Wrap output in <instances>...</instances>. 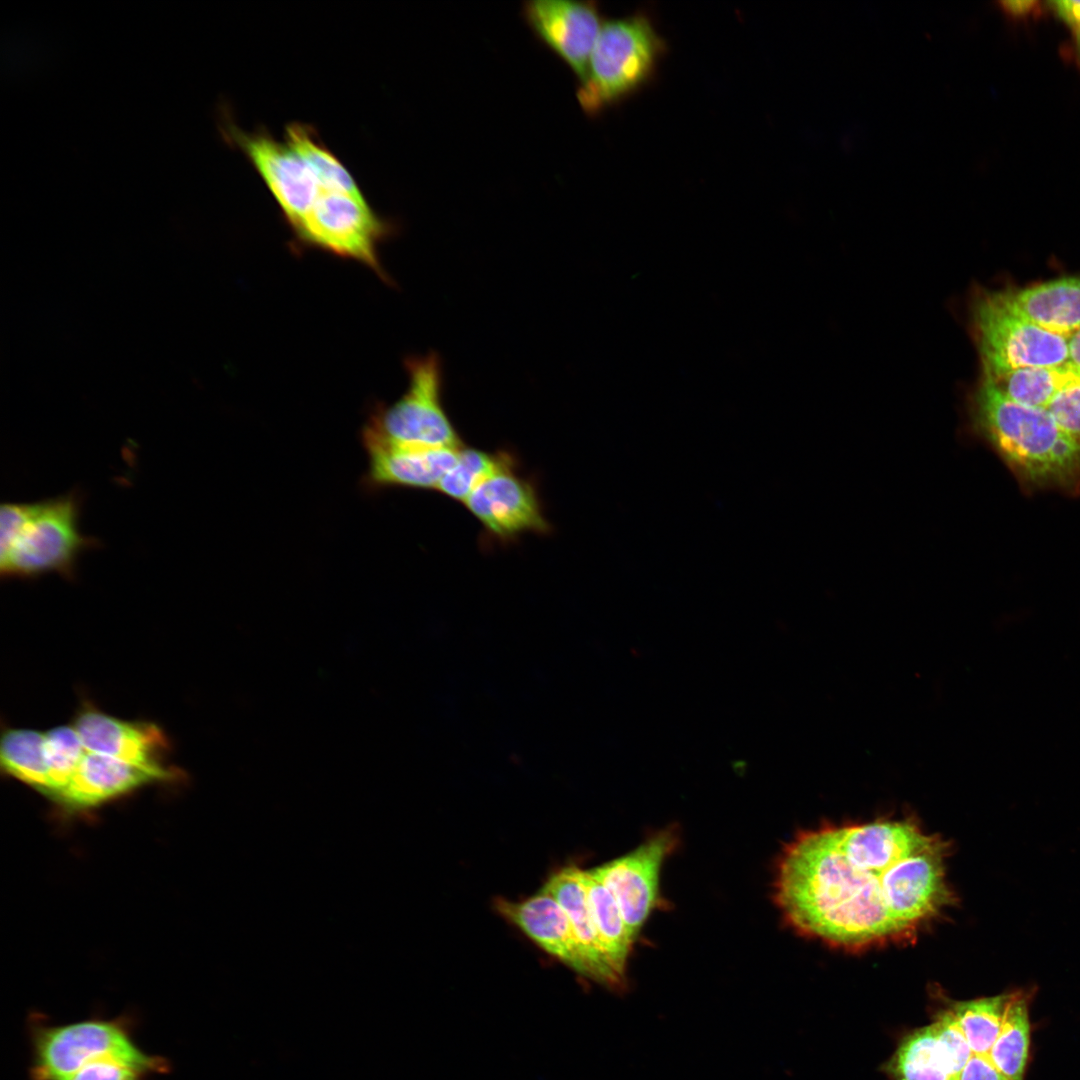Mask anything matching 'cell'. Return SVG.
Segmentation results:
<instances>
[{
  "label": "cell",
  "instance_id": "6da1fadb",
  "mask_svg": "<svg viewBox=\"0 0 1080 1080\" xmlns=\"http://www.w3.org/2000/svg\"><path fill=\"white\" fill-rule=\"evenodd\" d=\"M948 851L911 819L801 832L778 860L776 904L794 930L832 946L911 939L953 903Z\"/></svg>",
  "mask_w": 1080,
  "mask_h": 1080
},
{
  "label": "cell",
  "instance_id": "7a4b0ae2",
  "mask_svg": "<svg viewBox=\"0 0 1080 1080\" xmlns=\"http://www.w3.org/2000/svg\"><path fill=\"white\" fill-rule=\"evenodd\" d=\"M970 424L1025 492L1080 494V440L1062 430L1046 409L1012 401L983 376L971 398Z\"/></svg>",
  "mask_w": 1080,
  "mask_h": 1080
},
{
  "label": "cell",
  "instance_id": "3957f363",
  "mask_svg": "<svg viewBox=\"0 0 1080 1080\" xmlns=\"http://www.w3.org/2000/svg\"><path fill=\"white\" fill-rule=\"evenodd\" d=\"M664 42L650 20L634 15L603 23L577 99L588 114L630 95L654 73Z\"/></svg>",
  "mask_w": 1080,
  "mask_h": 1080
},
{
  "label": "cell",
  "instance_id": "277c9868",
  "mask_svg": "<svg viewBox=\"0 0 1080 1080\" xmlns=\"http://www.w3.org/2000/svg\"><path fill=\"white\" fill-rule=\"evenodd\" d=\"M405 393L390 406L378 407L364 430L385 441L419 448L463 446L443 405V367L438 354L410 356Z\"/></svg>",
  "mask_w": 1080,
  "mask_h": 1080
},
{
  "label": "cell",
  "instance_id": "5b68a950",
  "mask_svg": "<svg viewBox=\"0 0 1080 1080\" xmlns=\"http://www.w3.org/2000/svg\"><path fill=\"white\" fill-rule=\"evenodd\" d=\"M80 507L76 492L35 502L31 517L0 558L1 577L32 579L55 573L72 579L80 555L97 545L79 530Z\"/></svg>",
  "mask_w": 1080,
  "mask_h": 1080
},
{
  "label": "cell",
  "instance_id": "8992f818",
  "mask_svg": "<svg viewBox=\"0 0 1080 1080\" xmlns=\"http://www.w3.org/2000/svg\"><path fill=\"white\" fill-rule=\"evenodd\" d=\"M131 1024L126 1017H95L67 1024L31 1017V1080H67L84 1065L108 1056L152 1058L154 1055L135 1043Z\"/></svg>",
  "mask_w": 1080,
  "mask_h": 1080
},
{
  "label": "cell",
  "instance_id": "52a82bcc",
  "mask_svg": "<svg viewBox=\"0 0 1080 1080\" xmlns=\"http://www.w3.org/2000/svg\"><path fill=\"white\" fill-rule=\"evenodd\" d=\"M972 324L986 377L996 378L1020 368L1068 363L1069 338L1052 333L1018 313L1002 291L985 293L975 300Z\"/></svg>",
  "mask_w": 1080,
  "mask_h": 1080
},
{
  "label": "cell",
  "instance_id": "ba28073f",
  "mask_svg": "<svg viewBox=\"0 0 1080 1080\" xmlns=\"http://www.w3.org/2000/svg\"><path fill=\"white\" fill-rule=\"evenodd\" d=\"M294 232L302 243L354 259L387 281L378 245L394 232L393 224L379 217L364 196L322 191Z\"/></svg>",
  "mask_w": 1080,
  "mask_h": 1080
},
{
  "label": "cell",
  "instance_id": "9c48e42d",
  "mask_svg": "<svg viewBox=\"0 0 1080 1080\" xmlns=\"http://www.w3.org/2000/svg\"><path fill=\"white\" fill-rule=\"evenodd\" d=\"M464 505L488 537L500 543L512 542L525 533L551 531L537 488L519 474L516 460L481 482Z\"/></svg>",
  "mask_w": 1080,
  "mask_h": 1080
},
{
  "label": "cell",
  "instance_id": "30bf717a",
  "mask_svg": "<svg viewBox=\"0 0 1080 1080\" xmlns=\"http://www.w3.org/2000/svg\"><path fill=\"white\" fill-rule=\"evenodd\" d=\"M225 128L296 229L323 191L312 170L286 140L279 141L264 131L246 133L232 123Z\"/></svg>",
  "mask_w": 1080,
  "mask_h": 1080
},
{
  "label": "cell",
  "instance_id": "8fae6325",
  "mask_svg": "<svg viewBox=\"0 0 1080 1080\" xmlns=\"http://www.w3.org/2000/svg\"><path fill=\"white\" fill-rule=\"evenodd\" d=\"M675 844V833L664 830L631 852L591 869L614 896L635 939L657 905L661 867Z\"/></svg>",
  "mask_w": 1080,
  "mask_h": 1080
},
{
  "label": "cell",
  "instance_id": "7c38bea8",
  "mask_svg": "<svg viewBox=\"0 0 1080 1080\" xmlns=\"http://www.w3.org/2000/svg\"><path fill=\"white\" fill-rule=\"evenodd\" d=\"M72 725L90 752L155 771L172 782L182 778L179 769L167 763L168 738L154 723L123 720L85 704Z\"/></svg>",
  "mask_w": 1080,
  "mask_h": 1080
},
{
  "label": "cell",
  "instance_id": "4fadbf2b",
  "mask_svg": "<svg viewBox=\"0 0 1080 1080\" xmlns=\"http://www.w3.org/2000/svg\"><path fill=\"white\" fill-rule=\"evenodd\" d=\"M527 24L581 81L603 22L591 1L532 0L525 2Z\"/></svg>",
  "mask_w": 1080,
  "mask_h": 1080
},
{
  "label": "cell",
  "instance_id": "5bb4252c",
  "mask_svg": "<svg viewBox=\"0 0 1080 1080\" xmlns=\"http://www.w3.org/2000/svg\"><path fill=\"white\" fill-rule=\"evenodd\" d=\"M169 782L155 771L86 750L70 781L52 801L67 812H84L144 786Z\"/></svg>",
  "mask_w": 1080,
  "mask_h": 1080
},
{
  "label": "cell",
  "instance_id": "9a60e30c",
  "mask_svg": "<svg viewBox=\"0 0 1080 1080\" xmlns=\"http://www.w3.org/2000/svg\"><path fill=\"white\" fill-rule=\"evenodd\" d=\"M495 907L545 952L595 981V971L585 949L564 910L552 896L540 890L522 901L497 898Z\"/></svg>",
  "mask_w": 1080,
  "mask_h": 1080
},
{
  "label": "cell",
  "instance_id": "2e32d148",
  "mask_svg": "<svg viewBox=\"0 0 1080 1080\" xmlns=\"http://www.w3.org/2000/svg\"><path fill=\"white\" fill-rule=\"evenodd\" d=\"M364 447L369 457L367 486L435 489L455 464L458 449L419 448L394 444L365 431Z\"/></svg>",
  "mask_w": 1080,
  "mask_h": 1080
},
{
  "label": "cell",
  "instance_id": "e0dca14e",
  "mask_svg": "<svg viewBox=\"0 0 1080 1080\" xmlns=\"http://www.w3.org/2000/svg\"><path fill=\"white\" fill-rule=\"evenodd\" d=\"M578 867H565L552 874L541 891L552 896L564 910L576 937L595 971V981L610 987L622 986L625 974L612 962L592 920L587 895Z\"/></svg>",
  "mask_w": 1080,
  "mask_h": 1080
},
{
  "label": "cell",
  "instance_id": "ac0fdd59",
  "mask_svg": "<svg viewBox=\"0 0 1080 1080\" xmlns=\"http://www.w3.org/2000/svg\"><path fill=\"white\" fill-rule=\"evenodd\" d=\"M1002 293L1018 313L1052 333L1070 338L1080 329V274Z\"/></svg>",
  "mask_w": 1080,
  "mask_h": 1080
},
{
  "label": "cell",
  "instance_id": "d6986e66",
  "mask_svg": "<svg viewBox=\"0 0 1080 1080\" xmlns=\"http://www.w3.org/2000/svg\"><path fill=\"white\" fill-rule=\"evenodd\" d=\"M591 916L600 940L614 965L625 974L635 938L624 921L612 893L592 874L580 870Z\"/></svg>",
  "mask_w": 1080,
  "mask_h": 1080
},
{
  "label": "cell",
  "instance_id": "ffe728a7",
  "mask_svg": "<svg viewBox=\"0 0 1080 1080\" xmlns=\"http://www.w3.org/2000/svg\"><path fill=\"white\" fill-rule=\"evenodd\" d=\"M0 763L5 774L46 796L49 772L44 732L28 728L5 730L1 739Z\"/></svg>",
  "mask_w": 1080,
  "mask_h": 1080
},
{
  "label": "cell",
  "instance_id": "44dd1931",
  "mask_svg": "<svg viewBox=\"0 0 1080 1080\" xmlns=\"http://www.w3.org/2000/svg\"><path fill=\"white\" fill-rule=\"evenodd\" d=\"M1030 993L1015 991L1006 1005L1000 1032L988 1055L1010 1080H1023L1030 1043Z\"/></svg>",
  "mask_w": 1080,
  "mask_h": 1080
},
{
  "label": "cell",
  "instance_id": "7402d4cb",
  "mask_svg": "<svg viewBox=\"0 0 1080 1080\" xmlns=\"http://www.w3.org/2000/svg\"><path fill=\"white\" fill-rule=\"evenodd\" d=\"M895 1080H956L931 1025L908 1034L888 1063Z\"/></svg>",
  "mask_w": 1080,
  "mask_h": 1080
},
{
  "label": "cell",
  "instance_id": "603a6c76",
  "mask_svg": "<svg viewBox=\"0 0 1080 1080\" xmlns=\"http://www.w3.org/2000/svg\"><path fill=\"white\" fill-rule=\"evenodd\" d=\"M285 140L312 170L323 191L363 196L352 175L320 141L312 127L291 123L286 128Z\"/></svg>",
  "mask_w": 1080,
  "mask_h": 1080
},
{
  "label": "cell",
  "instance_id": "cb8c5ba5",
  "mask_svg": "<svg viewBox=\"0 0 1080 1080\" xmlns=\"http://www.w3.org/2000/svg\"><path fill=\"white\" fill-rule=\"evenodd\" d=\"M1079 375L1066 363L1055 367L1020 368L990 379L1012 401L1046 409L1057 393Z\"/></svg>",
  "mask_w": 1080,
  "mask_h": 1080
},
{
  "label": "cell",
  "instance_id": "d4e9b609",
  "mask_svg": "<svg viewBox=\"0 0 1080 1080\" xmlns=\"http://www.w3.org/2000/svg\"><path fill=\"white\" fill-rule=\"evenodd\" d=\"M1011 993L955 1002L950 1010L974 1054H988L1000 1032Z\"/></svg>",
  "mask_w": 1080,
  "mask_h": 1080
},
{
  "label": "cell",
  "instance_id": "484cf974",
  "mask_svg": "<svg viewBox=\"0 0 1080 1080\" xmlns=\"http://www.w3.org/2000/svg\"><path fill=\"white\" fill-rule=\"evenodd\" d=\"M513 461L515 457L506 451L490 453L462 446L455 464L443 476L436 490L464 503L481 482Z\"/></svg>",
  "mask_w": 1080,
  "mask_h": 1080
},
{
  "label": "cell",
  "instance_id": "4316f807",
  "mask_svg": "<svg viewBox=\"0 0 1080 1080\" xmlns=\"http://www.w3.org/2000/svg\"><path fill=\"white\" fill-rule=\"evenodd\" d=\"M44 747L49 772L46 797L52 801L70 781L86 749L72 724L45 731Z\"/></svg>",
  "mask_w": 1080,
  "mask_h": 1080
},
{
  "label": "cell",
  "instance_id": "83f0119b",
  "mask_svg": "<svg viewBox=\"0 0 1080 1080\" xmlns=\"http://www.w3.org/2000/svg\"><path fill=\"white\" fill-rule=\"evenodd\" d=\"M168 1069L167 1059L158 1055L148 1060L108 1056L84 1065L67 1080H149Z\"/></svg>",
  "mask_w": 1080,
  "mask_h": 1080
},
{
  "label": "cell",
  "instance_id": "f1b7e54d",
  "mask_svg": "<svg viewBox=\"0 0 1080 1080\" xmlns=\"http://www.w3.org/2000/svg\"><path fill=\"white\" fill-rule=\"evenodd\" d=\"M932 1026L952 1075L960 1080L961 1072L973 1054L963 1031L950 1009L940 1011Z\"/></svg>",
  "mask_w": 1080,
  "mask_h": 1080
},
{
  "label": "cell",
  "instance_id": "f546056e",
  "mask_svg": "<svg viewBox=\"0 0 1080 1080\" xmlns=\"http://www.w3.org/2000/svg\"><path fill=\"white\" fill-rule=\"evenodd\" d=\"M1046 410L1062 430L1080 440V375L1057 393Z\"/></svg>",
  "mask_w": 1080,
  "mask_h": 1080
},
{
  "label": "cell",
  "instance_id": "4dcf8cb0",
  "mask_svg": "<svg viewBox=\"0 0 1080 1080\" xmlns=\"http://www.w3.org/2000/svg\"><path fill=\"white\" fill-rule=\"evenodd\" d=\"M33 503H2L0 508V558H2L31 517Z\"/></svg>",
  "mask_w": 1080,
  "mask_h": 1080
},
{
  "label": "cell",
  "instance_id": "1f68e13d",
  "mask_svg": "<svg viewBox=\"0 0 1080 1080\" xmlns=\"http://www.w3.org/2000/svg\"><path fill=\"white\" fill-rule=\"evenodd\" d=\"M960 1080H1010L991 1061L988 1054H972Z\"/></svg>",
  "mask_w": 1080,
  "mask_h": 1080
},
{
  "label": "cell",
  "instance_id": "d6a6232c",
  "mask_svg": "<svg viewBox=\"0 0 1080 1080\" xmlns=\"http://www.w3.org/2000/svg\"><path fill=\"white\" fill-rule=\"evenodd\" d=\"M1048 5L1053 13L1073 31L1080 26V0L1050 1Z\"/></svg>",
  "mask_w": 1080,
  "mask_h": 1080
},
{
  "label": "cell",
  "instance_id": "836d02e7",
  "mask_svg": "<svg viewBox=\"0 0 1080 1080\" xmlns=\"http://www.w3.org/2000/svg\"><path fill=\"white\" fill-rule=\"evenodd\" d=\"M1039 3L1037 1L1016 0L1001 1L999 6L1009 16L1024 17L1032 13Z\"/></svg>",
  "mask_w": 1080,
  "mask_h": 1080
},
{
  "label": "cell",
  "instance_id": "e575fe53",
  "mask_svg": "<svg viewBox=\"0 0 1080 1080\" xmlns=\"http://www.w3.org/2000/svg\"><path fill=\"white\" fill-rule=\"evenodd\" d=\"M1068 351V363L1080 373V329L1069 338Z\"/></svg>",
  "mask_w": 1080,
  "mask_h": 1080
},
{
  "label": "cell",
  "instance_id": "d590c367",
  "mask_svg": "<svg viewBox=\"0 0 1080 1080\" xmlns=\"http://www.w3.org/2000/svg\"><path fill=\"white\" fill-rule=\"evenodd\" d=\"M1074 33V47L1076 55L1080 61V26L1073 31Z\"/></svg>",
  "mask_w": 1080,
  "mask_h": 1080
}]
</instances>
